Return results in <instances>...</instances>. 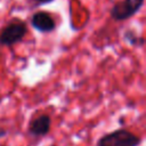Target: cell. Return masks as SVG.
<instances>
[{"label": "cell", "mask_w": 146, "mask_h": 146, "mask_svg": "<svg viewBox=\"0 0 146 146\" xmlns=\"http://www.w3.org/2000/svg\"><path fill=\"white\" fill-rule=\"evenodd\" d=\"M51 119L48 114H41L33 119L29 125V133L34 137H43L50 131Z\"/></svg>", "instance_id": "obj_5"}, {"label": "cell", "mask_w": 146, "mask_h": 146, "mask_svg": "<svg viewBox=\"0 0 146 146\" xmlns=\"http://www.w3.org/2000/svg\"><path fill=\"white\" fill-rule=\"evenodd\" d=\"M145 0H120L113 5L110 16L115 22H123L135 16L143 7Z\"/></svg>", "instance_id": "obj_3"}, {"label": "cell", "mask_w": 146, "mask_h": 146, "mask_svg": "<svg viewBox=\"0 0 146 146\" xmlns=\"http://www.w3.org/2000/svg\"><path fill=\"white\" fill-rule=\"evenodd\" d=\"M27 34V25L25 22L15 19L9 22L0 31V44L5 47H11L21 42Z\"/></svg>", "instance_id": "obj_2"}, {"label": "cell", "mask_w": 146, "mask_h": 146, "mask_svg": "<svg viewBox=\"0 0 146 146\" xmlns=\"http://www.w3.org/2000/svg\"><path fill=\"white\" fill-rule=\"evenodd\" d=\"M141 138L128 129H116L102 136L96 146H139Z\"/></svg>", "instance_id": "obj_1"}, {"label": "cell", "mask_w": 146, "mask_h": 146, "mask_svg": "<svg viewBox=\"0 0 146 146\" xmlns=\"http://www.w3.org/2000/svg\"><path fill=\"white\" fill-rule=\"evenodd\" d=\"M35 1V3L36 5H47V3H50V2H52L54 0H34Z\"/></svg>", "instance_id": "obj_7"}, {"label": "cell", "mask_w": 146, "mask_h": 146, "mask_svg": "<svg viewBox=\"0 0 146 146\" xmlns=\"http://www.w3.org/2000/svg\"><path fill=\"white\" fill-rule=\"evenodd\" d=\"M124 40L128 42V43H130L131 46H133V47H143L144 46V43H145V40H144V38L143 36H140V35H138L135 31H132V30H127L125 32H124Z\"/></svg>", "instance_id": "obj_6"}, {"label": "cell", "mask_w": 146, "mask_h": 146, "mask_svg": "<svg viewBox=\"0 0 146 146\" xmlns=\"http://www.w3.org/2000/svg\"><path fill=\"white\" fill-rule=\"evenodd\" d=\"M7 135V130L5 129V128H2L1 125H0V138H2V137H5Z\"/></svg>", "instance_id": "obj_8"}, {"label": "cell", "mask_w": 146, "mask_h": 146, "mask_svg": "<svg viewBox=\"0 0 146 146\" xmlns=\"http://www.w3.org/2000/svg\"><path fill=\"white\" fill-rule=\"evenodd\" d=\"M31 25L33 29L41 33H50L56 29V23L50 13L46 10H39L31 17Z\"/></svg>", "instance_id": "obj_4"}]
</instances>
